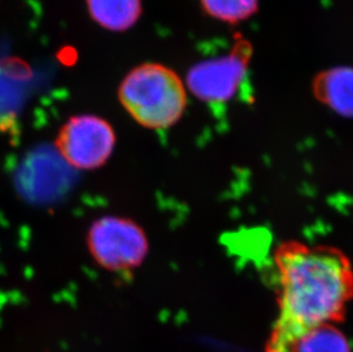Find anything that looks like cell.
<instances>
[{
	"label": "cell",
	"mask_w": 353,
	"mask_h": 352,
	"mask_svg": "<svg viewBox=\"0 0 353 352\" xmlns=\"http://www.w3.org/2000/svg\"><path fill=\"white\" fill-rule=\"evenodd\" d=\"M274 263L279 313L265 352H290L312 329L343 322L353 300V266L345 253L290 240L278 245Z\"/></svg>",
	"instance_id": "cell-1"
},
{
	"label": "cell",
	"mask_w": 353,
	"mask_h": 352,
	"mask_svg": "<svg viewBox=\"0 0 353 352\" xmlns=\"http://www.w3.org/2000/svg\"><path fill=\"white\" fill-rule=\"evenodd\" d=\"M118 99L141 126L166 130L183 116L187 90L175 71L160 63H143L127 73L118 88Z\"/></svg>",
	"instance_id": "cell-2"
},
{
	"label": "cell",
	"mask_w": 353,
	"mask_h": 352,
	"mask_svg": "<svg viewBox=\"0 0 353 352\" xmlns=\"http://www.w3.org/2000/svg\"><path fill=\"white\" fill-rule=\"evenodd\" d=\"M87 246L94 261L112 273L137 269L149 253L144 230L121 216H103L94 221L87 233Z\"/></svg>",
	"instance_id": "cell-3"
},
{
	"label": "cell",
	"mask_w": 353,
	"mask_h": 352,
	"mask_svg": "<svg viewBox=\"0 0 353 352\" xmlns=\"http://www.w3.org/2000/svg\"><path fill=\"white\" fill-rule=\"evenodd\" d=\"M116 146L114 127L95 115L71 117L61 127L55 146L71 167L93 170L103 166Z\"/></svg>",
	"instance_id": "cell-4"
},
{
	"label": "cell",
	"mask_w": 353,
	"mask_h": 352,
	"mask_svg": "<svg viewBox=\"0 0 353 352\" xmlns=\"http://www.w3.org/2000/svg\"><path fill=\"white\" fill-rule=\"evenodd\" d=\"M241 64L236 60L217 61L192 71L189 87L196 97L207 102H224L236 93Z\"/></svg>",
	"instance_id": "cell-5"
},
{
	"label": "cell",
	"mask_w": 353,
	"mask_h": 352,
	"mask_svg": "<svg viewBox=\"0 0 353 352\" xmlns=\"http://www.w3.org/2000/svg\"><path fill=\"white\" fill-rule=\"evenodd\" d=\"M314 93L334 113L353 118L352 68H334L320 73L314 80Z\"/></svg>",
	"instance_id": "cell-6"
},
{
	"label": "cell",
	"mask_w": 353,
	"mask_h": 352,
	"mask_svg": "<svg viewBox=\"0 0 353 352\" xmlns=\"http://www.w3.org/2000/svg\"><path fill=\"white\" fill-rule=\"evenodd\" d=\"M90 17L110 31H126L140 20L142 0H86Z\"/></svg>",
	"instance_id": "cell-7"
},
{
	"label": "cell",
	"mask_w": 353,
	"mask_h": 352,
	"mask_svg": "<svg viewBox=\"0 0 353 352\" xmlns=\"http://www.w3.org/2000/svg\"><path fill=\"white\" fill-rule=\"evenodd\" d=\"M290 352H351L350 343L336 325H323L304 334Z\"/></svg>",
	"instance_id": "cell-8"
},
{
	"label": "cell",
	"mask_w": 353,
	"mask_h": 352,
	"mask_svg": "<svg viewBox=\"0 0 353 352\" xmlns=\"http://www.w3.org/2000/svg\"><path fill=\"white\" fill-rule=\"evenodd\" d=\"M203 10L215 20L238 23L250 19L257 10L260 0H199Z\"/></svg>",
	"instance_id": "cell-9"
}]
</instances>
